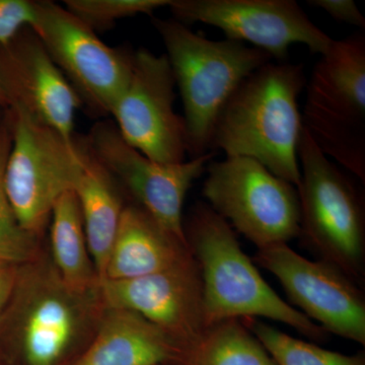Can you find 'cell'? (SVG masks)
Here are the masks:
<instances>
[{"label": "cell", "instance_id": "1", "mask_svg": "<svg viewBox=\"0 0 365 365\" xmlns=\"http://www.w3.org/2000/svg\"><path fill=\"white\" fill-rule=\"evenodd\" d=\"M105 307L100 287L72 289L42 252L19 267L0 317V359L11 365H60L88 347Z\"/></svg>", "mask_w": 365, "mask_h": 365}, {"label": "cell", "instance_id": "2", "mask_svg": "<svg viewBox=\"0 0 365 365\" xmlns=\"http://www.w3.org/2000/svg\"><path fill=\"white\" fill-rule=\"evenodd\" d=\"M306 86L302 64L270 61L255 71L223 107L210 150L253 158L297 191L302 178L299 98Z\"/></svg>", "mask_w": 365, "mask_h": 365}, {"label": "cell", "instance_id": "3", "mask_svg": "<svg viewBox=\"0 0 365 365\" xmlns=\"http://www.w3.org/2000/svg\"><path fill=\"white\" fill-rule=\"evenodd\" d=\"M185 235L200 269L208 326L230 319L265 318L314 341L328 333L269 287L244 253L232 227L207 203L196 204Z\"/></svg>", "mask_w": 365, "mask_h": 365}, {"label": "cell", "instance_id": "4", "mask_svg": "<svg viewBox=\"0 0 365 365\" xmlns=\"http://www.w3.org/2000/svg\"><path fill=\"white\" fill-rule=\"evenodd\" d=\"M184 106L188 155L211 153L223 107L250 74L270 62L267 53L232 40L211 41L176 20L153 19Z\"/></svg>", "mask_w": 365, "mask_h": 365}, {"label": "cell", "instance_id": "5", "mask_svg": "<svg viewBox=\"0 0 365 365\" xmlns=\"http://www.w3.org/2000/svg\"><path fill=\"white\" fill-rule=\"evenodd\" d=\"M302 127L326 157L365 182V34L334 40L311 78Z\"/></svg>", "mask_w": 365, "mask_h": 365}, {"label": "cell", "instance_id": "6", "mask_svg": "<svg viewBox=\"0 0 365 365\" xmlns=\"http://www.w3.org/2000/svg\"><path fill=\"white\" fill-rule=\"evenodd\" d=\"M300 235L354 282L364 275V198L302 127L299 150Z\"/></svg>", "mask_w": 365, "mask_h": 365}, {"label": "cell", "instance_id": "7", "mask_svg": "<svg viewBox=\"0 0 365 365\" xmlns=\"http://www.w3.org/2000/svg\"><path fill=\"white\" fill-rule=\"evenodd\" d=\"M13 144L4 172V188L19 222L29 232H44L57 200L73 191L81 169L78 136L67 140L59 132L14 108Z\"/></svg>", "mask_w": 365, "mask_h": 365}, {"label": "cell", "instance_id": "8", "mask_svg": "<svg viewBox=\"0 0 365 365\" xmlns=\"http://www.w3.org/2000/svg\"><path fill=\"white\" fill-rule=\"evenodd\" d=\"M202 195L208 205L258 250L288 244L300 235L297 189L262 163L227 157L207 165Z\"/></svg>", "mask_w": 365, "mask_h": 365}, {"label": "cell", "instance_id": "9", "mask_svg": "<svg viewBox=\"0 0 365 365\" xmlns=\"http://www.w3.org/2000/svg\"><path fill=\"white\" fill-rule=\"evenodd\" d=\"M31 28L91 112L111 115L130 79L133 53L112 48L66 7L34 1Z\"/></svg>", "mask_w": 365, "mask_h": 365}, {"label": "cell", "instance_id": "10", "mask_svg": "<svg viewBox=\"0 0 365 365\" xmlns=\"http://www.w3.org/2000/svg\"><path fill=\"white\" fill-rule=\"evenodd\" d=\"M174 74L167 55L137 50L128 86L113 108L118 131L144 157L163 165L186 162V125L176 114Z\"/></svg>", "mask_w": 365, "mask_h": 365}, {"label": "cell", "instance_id": "11", "mask_svg": "<svg viewBox=\"0 0 365 365\" xmlns=\"http://www.w3.org/2000/svg\"><path fill=\"white\" fill-rule=\"evenodd\" d=\"M169 7L184 25L215 26L227 40L248 42L279 62L294 44L323 55L334 42L294 0H170Z\"/></svg>", "mask_w": 365, "mask_h": 365}, {"label": "cell", "instance_id": "12", "mask_svg": "<svg viewBox=\"0 0 365 365\" xmlns=\"http://www.w3.org/2000/svg\"><path fill=\"white\" fill-rule=\"evenodd\" d=\"M90 150L108 172L173 237L189 246L182 206L194 181L203 174L215 151L178 165L153 162L129 145L111 121L93 125L86 136Z\"/></svg>", "mask_w": 365, "mask_h": 365}, {"label": "cell", "instance_id": "13", "mask_svg": "<svg viewBox=\"0 0 365 365\" xmlns=\"http://www.w3.org/2000/svg\"><path fill=\"white\" fill-rule=\"evenodd\" d=\"M272 273L300 313L333 333L365 345V300L351 278L324 260L312 261L288 244L258 250L254 259Z\"/></svg>", "mask_w": 365, "mask_h": 365}, {"label": "cell", "instance_id": "14", "mask_svg": "<svg viewBox=\"0 0 365 365\" xmlns=\"http://www.w3.org/2000/svg\"><path fill=\"white\" fill-rule=\"evenodd\" d=\"M106 307L129 309L158 327L185 351L209 328L200 269L194 258L160 272L125 280H104Z\"/></svg>", "mask_w": 365, "mask_h": 365}, {"label": "cell", "instance_id": "15", "mask_svg": "<svg viewBox=\"0 0 365 365\" xmlns=\"http://www.w3.org/2000/svg\"><path fill=\"white\" fill-rule=\"evenodd\" d=\"M0 86L9 108L51 127L67 140L74 138V116L83 103L31 26L0 46Z\"/></svg>", "mask_w": 365, "mask_h": 365}, {"label": "cell", "instance_id": "16", "mask_svg": "<svg viewBox=\"0 0 365 365\" xmlns=\"http://www.w3.org/2000/svg\"><path fill=\"white\" fill-rule=\"evenodd\" d=\"M187 352L141 314L105 307L88 347L68 365H165L186 364Z\"/></svg>", "mask_w": 365, "mask_h": 365}, {"label": "cell", "instance_id": "17", "mask_svg": "<svg viewBox=\"0 0 365 365\" xmlns=\"http://www.w3.org/2000/svg\"><path fill=\"white\" fill-rule=\"evenodd\" d=\"M192 257L189 246L163 230L140 206L132 204L122 212L104 280L143 277L175 267Z\"/></svg>", "mask_w": 365, "mask_h": 365}, {"label": "cell", "instance_id": "18", "mask_svg": "<svg viewBox=\"0 0 365 365\" xmlns=\"http://www.w3.org/2000/svg\"><path fill=\"white\" fill-rule=\"evenodd\" d=\"M83 169L73 192L83 215L88 250L100 282L106 267L125 206L116 181L93 155L86 136H78Z\"/></svg>", "mask_w": 365, "mask_h": 365}, {"label": "cell", "instance_id": "19", "mask_svg": "<svg viewBox=\"0 0 365 365\" xmlns=\"http://www.w3.org/2000/svg\"><path fill=\"white\" fill-rule=\"evenodd\" d=\"M51 260L64 282L78 292L100 287L91 259L78 199L73 191L63 194L50 216Z\"/></svg>", "mask_w": 365, "mask_h": 365}, {"label": "cell", "instance_id": "20", "mask_svg": "<svg viewBox=\"0 0 365 365\" xmlns=\"http://www.w3.org/2000/svg\"><path fill=\"white\" fill-rule=\"evenodd\" d=\"M185 365H277L241 319L209 326Z\"/></svg>", "mask_w": 365, "mask_h": 365}, {"label": "cell", "instance_id": "21", "mask_svg": "<svg viewBox=\"0 0 365 365\" xmlns=\"http://www.w3.org/2000/svg\"><path fill=\"white\" fill-rule=\"evenodd\" d=\"M13 144L11 116L7 110L0 119V261L21 265L37 258L39 235L32 234L19 222L4 188V172Z\"/></svg>", "mask_w": 365, "mask_h": 365}, {"label": "cell", "instance_id": "22", "mask_svg": "<svg viewBox=\"0 0 365 365\" xmlns=\"http://www.w3.org/2000/svg\"><path fill=\"white\" fill-rule=\"evenodd\" d=\"M277 365H365L362 355H346L297 339L256 318L241 319Z\"/></svg>", "mask_w": 365, "mask_h": 365}, {"label": "cell", "instance_id": "23", "mask_svg": "<svg viewBox=\"0 0 365 365\" xmlns=\"http://www.w3.org/2000/svg\"><path fill=\"white\" fill-rule=\"evenodd\" d=\"M66 9L93 31L109 30L117 21L150 14L170 0H66Z\"/></svg>", "mask_w": 365, "mask_h": 365}, {"label": "cell", "instance_id": "24", "mask_svg": "<svg viewBox=\"0 0 365 365\" xmlns=\"http://www.w3.org/2000/svg\"><path fill=\"white\" fill-rule=\"evenodd\" d=\"M35 19L34 1L30 0H0V46L13 40Z\"/></svg>", "mask_w": 365, "mask_h": 365}, {"label": "cell", "instance_id": "25", "mask_svg": "<svg viewBox=\"0 0 365 365\" xmlns=\"http://www.w3.org/2000/svg\"><path fill=\"white\" fill-rule=\"evenodd\" d=\"M309 6L324 9L334 20L365 29V18L352 0H309Z\"/></svg>", "mask_w": 365, "mask_h": 365}, {"label": "cell", "instance_id": "26", "mask_svg": "<svg viewBox=\"0 0 365 365\" xmlns=\"http://www.w3.org/2000/svg\"><path fill=\"white\" fill-rule=\"evenodd\" d=\"M20 265L0 261V317L9 304L18 278Z\"/></svg>", "mask_w": 365, "mask_h": 365}, {"label": "cell", "instance_id": "27", "mask_svg": "<svg viewBox=\"0 0 365 365\" xmlns=\"http://www.w3.org/2000/svg\"><path fill=\"white\" fill-rule=\"evenodd\" d=\"M9 107V101H7L4 90H2L1 86H0V108H1L2 110H7Z\"/></svg>", "mask_w": 365, "mask_h": 365}, {"label": "cell", "instance_id": "28", "mask_svg": "<svg viewBox=\"0 0 365 365\" xmlns=\"http://www.w3.org/2000/svg\"><path fill=\"white\" fill-rule=\"evenodd\" d=\"M0 365H11V364H7V362L4 361V360H2L1 359H0Z\"/></svg>", "mask_w": 365, "mask_h": 365}, {"label": "cell", "instance_id": "29", "mask_svg": "<svg viewBox=\"0 0 365 365\" xmlns=\"http://www.w3.org/2000/svg\"><path fill=\"white\" fill-rule=\"evenodd\" d=\"M4 110H2L1 108H0V119H1L2 113H4Z\"/></svg>", "mask_w": 365, "mask_h": 365}]
</instances>
